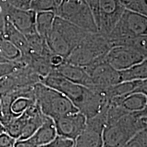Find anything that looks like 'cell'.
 Listing matches in <instances>:
<instances>
[{"label": "cell", "instance_id": "1", "mask_svg": "<svg viewBox=\"0 0 147 147\" xmlns=\"http://www.w3.org/2000/svg\"><path fill=\"white\" fill-rule=\"evenodd\" d=\"M145 128H147V108L127 113L113 123L106 125L102 147H123L131 137Z\"/></svg>", "mask_w": 147, "mask_h": 147}, {"label": "cell", "instance_id": "2", "mask_svg": "<svg viewBox=\"0 0 147 147\" xmlns=\"http://www.w3.org/2000/svg\"><path fill=\"white\" fill-rule=\"evenodd\" d=\"M110 48L107 36L99 32H88L65 61L80 67H87L104 59Z\"/></svg>", "mask_w": 147, "mask_h": 147}, {"label": "cell", "instance_id": "3", "mask_svg": "<svg viewBox=\"0 0 147 147\" xmlns=\"http://www.w3.org/2000/svg\"><path fill=\"white\" fill-rule=\"evenodd\" d=\"M87 33L69 22L55 16L52 29L46 40L51 52L65 59Z\"/></svg>", "mask_w": 147, "mask_h": 147}, {"label": "cell", "instance_id": "4", "mask_svg": "<svg viewBox=\"0 0 147 147\" xmlns=\"http://www.w3.org/2000/svg\"><path fill=\"white\" fill-rule=\"evenodd\" d=\"M33 91L35 103L44 115L51 119L78 111L67 97L41 82L33 86Z\"/></svg>", "mask_w": 147, "mask_h": 147}, {"label": "cell", "instance_id": "5", "mask_svg": "<svg viewBox=\"0 0 147 147\" xmlns=\"http://www.w3.org/2000/svg\"><path fill=\"white\" fill-rule=\"evenodd\" d=\"M55 14L86 32H98L94 16L85 0H62Z\"/></svg>", "mask_w": 147, "mask_h": 147}, {"label": "cell", "instance_id": "6", "mask_svg": "<svg viewBox=\"0 0 147 147\" xmlns=\"http://www.w3.org/2000/svg\"><path fill=\"white\" fill-rule=\"evenodd\" d=\"M141 35H147V16L125 8L107 38L110 42Z\"/></svg>", "mask_w": 147, "mask_h": 147}, {"label": "cell", "instance_id": "7", "mask_svg": "<svg viewBox=\"0 0 147 147\" xmlns=\"http://www.w3.org/2000/svg\"><path fill=\"white\" fill-rule=\"evenodd\" d=\"M107 108L108 106L98 115L87 119L84 129L74 140L72 147L103 146L102 136L106 125Z\"/></svg>", "mask_w": 147, "mask_h": 147}, {"label": "cell", "instance_id": "8", "mask_svg": "<svg viewBox=\"0 0 147 147\" xmlns=\"http://www.w3.org/2000/svg\"><path fill=\"white\" fill-rule=\"evenodd\" d=\"M41 82L67 97L77 109L83 102L88 90V87L74 83L53 70L42 78Z\"/></svg>", "mask_w": 147, "mask_h": 147}, {"label": "cell", "instance_id": "9", "mask_svg": "<svg viewBox=\"0 0 147 147\" xmlns=\"http://www.w3.org/2000/svg\"><path fill=\"white\" fill-rule=\"evenodd\" d=\"M84 68L91 80V87L107 89L120 82L119 71L109 65L104 58Z\"/></svg>", "mask_w": 147, "mask_h": 147}, {"label": "cell", "instance_id": "10", "mask_svg": "<svg viewBox=\"0 0 147 147\" xmlns=\"http://www.w3.org/2000/svg\"><path fill=\"white\" fill-rule=\"evenodd\" d=\"M125 7L119 0H100L98 32L108 36L122 15Z\"/></svg>", "mask_w": 147, "mask_h": 147}, {"label": "cell", "instance_id": "11", "mask_svg": "<svg viewBox=\"0 0 147 147\" xmlns=\"http://www.w3.org/2000/svg\"><path fill=\"white\" fill-rule=\"evenodd\" d=\"M146 59L135 49L124 46L111 47L104 57V60L117 71L128 68Z\"/></svg>", "mask_w": 147, "mask_h": 147}, {"label": "cell", "instance_id": "12", "mask_svg": "<svg viewBox=\"0 0 147 147\" xmlns=\"http://www.w3.org/2000/svg\"><path fill=\"white\" fill-rule=\"evenodd\" d=\"M0 13L25 36L37 33L35 27L36 16L35 11L20 10L7 3L0 9Z\"/></svg>", "mask_w": 147, "mask_h": 147}, {"label": "cell", "instance_id": "13", "mask_svg": "<svg viewBox=\"0 0 147 147\" xmlns=\"http://www.w3.org/2000/svg\"><path fill=\"white\" fill-rule=\"evenodd\" d=\"M53 120L56 126L57 135L72 140L74 142L84 129L87 118L78 111L67 114Z\"/></svg>", "mask_w": 147, "mask_h": 147}, {"label": "cell", "instance_id": "14", "mask_svg": "<svg viewBox=\"0 0 147 147\" xmlns=\"http://www.w3.org/2000/svg\"><path fill=\"white\" fill-rule=\"evenodd\" d=\"M53 71L74 83L88 88L92 87L89 77L83 67L74 65L65 60L63 63L55 68Z\"/></svg>", "mask_w": 147, "mask_h": 147}, {"label": "cell", "instance_id": "15", "mask_svg": "<svg viewBox=\"0 0 147 147\" xmlns=\"http://www.w3.org/2000/svg\"><path fill=\"white\" fill-rule=\"evenodd\" d=\"M109 100L113 97H125L131 93L147 95V79L121 82L106 89Z\"/></svg>", "mask_w": 147, "mask_h": 147}, {"label": "cell", "instance_id": "16", "mask_svg": "<svg viewBox=\"0 0 147 147\" xmlns=\"http://www.w3.org/2000/svg\"><path fill=\"white\" fill-rule=\"evenodd\" d=\"M3 39L8 40L17 48L21 53V59H27L29 58V47L26 36L5 18Z\"/></svg>", "mask_w": 147, "mask_h": 147}, {"label": "cell", "instance_id": "17", "mask_svg": "<svg viewBox=\"0 0 147 147\" xmlns=\"http://www.w3.org/2000/svg\"><path fill=\"white\" fill-rule=\"evenodd\" d=\"M57 136V133L54 120L46 116L43 123L28 138L38 146H44L52 142Z\"/></svg>", "mask_w": 147, "mask_h": 147}, {"label": "cell", "instance_id": "18", "mask_svg": "<svg viewBox=\"0 0 147 147\" xmlns=\"http://www.w3.org/2000/svg\"><path fill=\"white\" fill-rule=\"evenodd\" d=\"M55 16L54 11H41L36 12L35 27L37 34L47 39L52 29Z\"/></svg>", "mask_w": 147, "mask_h": 147}, {"label": "cell", "instance_id": "19", "mask_svg": "<svg viewBox=\"0 0 147 147\" xmlns=\"http://www.w3.org/2000/svg\"><path fill=\"white\" fill-rule=\"evenodd\" d=\"M121 82L147 79V59L123 70L119 71Z\"/></svg>", "mask_w": 147, "mask_h": 147}, {"label": "cell", "instance_id": "20", "mask_svg": "<svg viewBox=\"0 0 147 147\" xmlns=\"http://www.w3.org/2000/svg\"><path fill=\"white\" fill-rule=\"evenodd\" d=\"M120 97V104L129 113L140 111L147 108V95L144 93H131Z\"/></svg>", "mask_w": 147, "mask_h": 147}, {"label": "cell", "instance_id": "21", "mask_svg": "<svg viewBox=\"0 0 147 147\" xmlns=\"http://www.w3.org/2000/svg\"><path fill=\"white\" fill-rule=\"evenodd\" d=\"M111 47L116 46H124L130 47L138 51L147 57V35L130 37L110 42Z\"/></svg>", "mask_w": 147, "mask_h": 147}, {"label": "cell", "instance_id": "22", "mask_svg": "<svg viewBox=\"0 0 147 147\" xmlns=\"http://www.w3.org/2000/svg\"><path fill=\"white\" fill-rule=\"evenodd\" d=\"M28 117V113L25 110L21 115L14 117L6 125L4 126L5 132L14 138L18 140L23 133Z\"/></svg>", "mask_w": 147, "mask_h": 147}, {"label": "cell", "instance_id": "23", "mask_svg": "<svg viewBox=\"0 0 147 147\" xmlns=\"http://www.w3.org/2000/svg\"><path fill=\"white\" fill-rule=\"evenodd\" d=\"M0 55L7 61H15L21 58V53L12 43L3 40L0 43Z\"/></svg>", "mask_w": 147, "mask_h": 147}, {"label": "cell", "instance_id": "24", "mask_svg": "<svg viewBox=\"0 0 147 147\" xmlns=\"http://www.w3.org/2000/svg\"><path fill=\"white\" fill-rule=\"evenodd\" d=\"M123 147H147V128L136 134Z\"/></svg>", "mask_w": 147, "mask_h": 147}, {"label": "cell", "instance_id": "25", "mask_svg": "<svg viewBox=\"0 0 147 147\" xmlns=\"http://www.w3.org/2000/svg\"><path fill=\"white\" fill-rule=\"evenodd\" d=\"M57 5L53 0H32L31 10L36 12L41 11H54Z\"/></svg>", "mask_w": 147, "mask_h": 147}, {"label": "cell", "instance_id": "26", "mask_svg": "<svg viewBox=\"0 0 147 147\" xmlns=\"http://www.w3.org/2000/svg\"><path fill=\"white\" fill-rule=\"evenodd\" d=\"M147 0H132L125 8L132 12L147 16Z\"/></svg>", "mask_w": 147, "mask_h": 147}, {"label": "cell", "instance_id": "27", "mask_svg": "<svg viewBox=\"0 0 147 147\" xmlns=\"http://www.w3.org/2000/svg\"><path fill=\"white\" fill-rule=\"evenodd\" d=\"M73 145L74 141L72 140L57 135L52 142L43 147H72Z\"/></svg>", "mask_w": 147, "mask_h": 147}, {"label": "cell", "instance_id": "28", "mask_svg": "<svg viewBox=\"0 0 147 147\" xmlns=\"http://www.w3.org/2000/svg\"><path fill=\"white\" fill-rule=\"evenodd\" d=\"M7 3L13 8L20 10H31L32 0H8Z\"/></svg>", "mask_w": 147, "mask_h": 147}, {"label": "cell", "instance_id": "29", "mask_svg": "<svg viewBox=\"0 0 147 147\" xmlns=\"http://www.w3.org/2000/svg\"><path fill=\"white\" fill-rule=\"evenodd\" d=\"M16 140L6 132L0 134V147H14Z\"/></svg>", "mask_w": 147, "mask_h": 147}, {"label": "cell", "instance_id": "30", "mask_svg": "<svg viewBox=\"0 0 147 147\" xmlns=\"http://www.w3.org/2000/svg\"><path fill=\"white\" fill-rule=\"evenodd\" d=\"M85 1L89 5V8L91 9L97 25L99 18V8H100V0H85Z\"/></svg>", "mask_w": 147, "mask_h": 147}, {"label": "cell", "instance_id": "31", "mask_svg": "<svg viewBox=\"0 0 147 147\" xmlns=\"http://www.w3.org/2000/svg\"><path fill=\"white\" fill-rule=\"evenodd\" d=\"M65 59L63 57L57 54H54V53H52L49 58V63L52 66L53 69L58 67L59 65H60L61 63H63L65 61Z\"/></svg>", "mask_w": 147, "mask_h": 147}, {"label": "cell", "instance_id": "32", "mask_svg": "<svg viewBox=\"0 0 147 147\" xmlns=\"http://www.w3.org/2000/svg\"><path fill=\"white\" fill-rule=\"evenodd\" d=\"M14 147H43L34 144L29 138L24 140H16Z\"/></svg>", "mask_w": 147, "mask_h": 147}, {"label": "cell", "instance_id": "33", "mask_svg": "<svg viewBox=\"0 0 147 147\" xmlns=\"http://www.w3.org/2000/svg\"><path fill=\"white\" fill-rule=\"evenodd\" d=\"M3 28H4V18L0 13V43L3 39Z\"/></svg>", "mask_w": 147, "mask_h": 147}, {"label": "cell", "instance_id": "34", "mask_svg": "<svg viewBox=\"0 0 147 147\" xmlns=\"http://www.w3.org/2000/svg\"><path fill=\"white\" fill-rule=\"evenodd\" d=\"M119 1L125 7L126 5H127L129 3L131 2L132 0H119Z\"/></svg>", "mask_w": 147, "mask_h": 147}, {"label": "cell", "instance_id": "35", "mask_svg": "<svg viewBox=\"0 0 147 147\" xmlns=\"http://www.w3.org/2000/svg\"><path fill=\"white\" fill-rule=\"evenodd\" d=\"M8 0H0V9H1L5 4H6Z\"/></svg>", "mask_w": 147, "mask_h": 147}, {"label": "cell", "instance_id": "36", "mask_svg": "<svg viewBox=\"0 0 147 147\" xmlns=\"http://www.w3.org/2000/svg\"><path fill=\"white\" fill-rule=\"evenodd\" d=\"M3 132H5V127L3 125V124L0 122V134H2Z\"/></svg>", "mask_w": 147, "mask_h": 147}, {"label": "cell", "instance_id": "37", "mask_svg": "<svg viewBox=\"0 0 147 147\" xmlns=\"http://www.w3.org/2000/svg\"><path fill=\"white\" fill-rule=\"evenodd\" d=\"M53 1H55V4H56V5H57V7L59 5V4L60 3V2L61 1H62V0H53Z\"/></svg>", "mask_w": 147, "mask_h": 147}, {"label": "cell", "instance_id": "38", "mask_svg": "<svg viewBox=\"0 0 147 147\" xmlns=\"http://www.w3.org/2000/svg\"><path fill=\"white\" fill-rule=\"evenodd\" d=\"M3 62H9V61H5L4 59H3L2 57L0 55V63H3Z\"/></svg>", "mask_w": 147, "mask_h": 147}, {"label": "cell", "instance_id": "39", "mask_svg": "<svg viewBox=\"0 0 147 147\" xmlns=\"http://www.w3.org/2000/svg\"><path fill=\"white\" fill-rule=\"evenodd\" d=\"M0 102H1V100H0Z\"/></svg>", "mask_w": 147, "mask_h": 147}]
</instances>
